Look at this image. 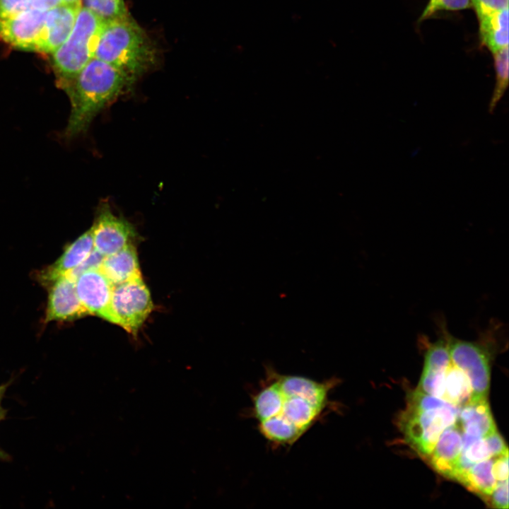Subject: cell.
Returning a JSON list of instances; mask_svg holds the SVG:
<instances>
[{"label": "cell", "mask_w": 509, "mask_h": 509, "mask_svg": "<svg viewBox=\"0 0 509 509\" xmlns=\"http://www.w3.org/2000/svg\"><path fill=\"white\" fill-rule=\"evenodd\" d=\"M334 378L318 381L266 368L252 396L250 414L260 435L275 447H291L334 407Z\"/></svg>", "instance_id": "6da1fadb"}, {"label": "cell", "mask_w": 509, "mask_h": 509, "mask_svg": "<svg viewBox=\"0 0 509 509\" xmlns=\"http://www.w3.org/2000/svg\"><path fill=\"white\" fill-rule=\"evenodd\" d=\"M135 81L122 70L93 57L62 88L71 107L64 136L72 138L84 133L95 117L129 91Z\"/></svg>", "instance_id": "7a4b0ae2"}, {"label": "cell", "mask_w": 509, "mask_h": 509, "mask_svg": "<svg viewBox=\"0 0 509 509\" xmlns=\"http://www.w3.org/2000/svg\"><path fill=\"white\" fill-rule=\"evenodd\" d=\"M155 51L146 34L129 16L106 23L95 57L136 80L155 60Z\"/></svg>", "instance_id": "3957f363"}, {"label": "cell", "mask_w": 509, "mask_h": 509, "mask_svg": "<svg viewBox=\"0 0 509 509\" xmlns=\"http://www.w3.org/2000/svg\"><path fill=\"white\" fill-rule=\"evenodd\" d=\"M503 334L501 323L492 322L479 338L467 341L454 337L447 329L446 337L450 358L467 375L474 395L486 398L490 386L491 361L494 347Z\"/></svg>", "instance_id": "277c9868"}, {"label": "cell", "mask_w": 509, "mask_h": 509, "mask_svg": "<svg viewBox=\"0 0 509 509\" xmlns=\"http://www.w3.org/2000/svg\"><path fill=\"white\" fill-rule=\"evenodd\" d=\"M105 23L93 12L81 7L69 37L53 54V64L62 88L95 57Z\"/></svg>", "instance_id": "5b68a950"}, {"label": "cell", "mask_w": 509, "mask_h": 509, "mask_svg": "<svg viewBox=\"0 0 509 509\" xmlns=\"http://www.w3.org/2000/svg\"><path fill=\"white\" fill-rule=\"evenodd\" d=\"M460 407L452 404L428 410L407 407L400 422L406 442L426 460L443 431L456 422Z\"/></svg>", "instance_id": "8992f818"}, {"label": "cell", "mask_w": 509, "mask_h": 509, "mask_svg": "<svg viewBox=\"0 0 509 509\" xmlns=\"http://www.w3.org/2000/svg\"><path fill=\"white\" fill-rule=\"evenodd\" d=\"M152 309L151 294L141 276L112 286L110 322L136 334Z\"/></svg>", "instance_id": "52a82bcc"}, {"label": "cell", "mask_w": 509, "mask_h": 509, "mask_svg": "<svg viewBox=\"0 0 509 509\" xmlns=\"http://www.w3.org/2000/svg\"><path fill=\"white\" fill-rule=\"evenodd\" d=\"M47 13L30 8L0 18V37L16 48L41 52Z\"/></svg>", "instance_id": "ba28073f"}, {"label": "cell", "mask_w": 509, "mask_h": 509, "mask_svg": "<svg viewBox=\"0 0 509 509\" xmlns=\"http://www.w3.org/2000/svg\"><path fill=\"white\" fill-rule=\"evenodd\" d=\"M91 230L94 249L104 257L119 251L136 237L134 226L116 216L107 201L100 204Z\"/></svg>", "instance_id": "9c48e42d"}, {"label": "cell", "mask_w": 509, "mask_h": 509, "mask_svg": "<svg viewBox=\"0 0 509 509\" xmlns=\"http://www.w3.org/2000/svg\"><path fill=\"white\" fill-rule=\"evenodd\" d=\"M78 297L88 311L110 322V303L112 285L99 269L81 273L75 279Z\"/></svg>", "instance_id": "30bf717a"}, {"label": "cell", "mask_w": 509, "mask_h": 509, "mask_svg": "<svg viewBox=\"0 0 509 509\" xmlns=\"http://www.w3.org/2000/svg\"><path fill=\"white\" fill-rule=\"evenodd\" d=\"M47 286V322L71 321L89 315L78 297L75 280L64 275L52 281Z\"/></svg>", "instance_id": "8fae6325"}, {"label": "cell", "mask_w": 509, "mask_h": 509, "mask_svg": "<svg viewBox=\"0 0 509 509\" xmlns=\"http://www.w3.org/2000/svg\"><path fill=\"white\" fill-rule=\"evenodd\" d=\"M81 6L62 4L47 11L41 52H54L66 40L74 28Z\"/></svg>", "instance_id": "7c38bea8"}, {"label": "cell", "mask_w": 509, "mask_h": 509, "mask_svg": "<svg viewBox=\"0 0 509 509\" xmlns=\"http://www.w3.org/2000/svg\"><path fill=\"white\" fill-rule=\"evenodd\" d=\"M462 446V428L457 418L454 425L440 434L426 460L438 473L449 479L461 454Z\"/></svg>", "instance_id": "4fadbf2b"}, {"label": "cell", "mask_w": 509, "mask_h": 509, "mask_svg": "<svg viewBox=\"0 0 509 509\" xmlns=\"http://www.w3.org/2000/svg\"><path fill=\"white\" fill-rule=\"evenodd\" d=\"M94 249L91 228L69 244L61 257L39 274L41 283L47 286L56 279L67 274L82 263Z\"/></svg>", "instance_id": "5bb4252c"}, {"label": "cell", "mask_w": 509, "mask_h": 509, "mask_svg": "<svg viewBox=\"0 0 509 509\" xmlns=\"http://www.w3.org/2000/svg\"><path fill=\"white\" fill-rule=\"evenodd\" d=\"M100 269L112 286L141 276L136 250L131 242L104 257Z\"/></svg>", "instance_id": "9a60e30c"}, {"label": "cell", "mask_w": 509, "mask_h": 509, "mask_svg": "<svg viewBox=\"0 0 509 509\" xmlns=\"http://www.w3.org/2000/svg\"><path fill=\"white\" fill-rule=\"evenodd\" d=\"M462 407L458 421L463 432L482 438L497 430L486 399L473 401Z\"/></svg>", "instance_id": "2e32d148"}, {"label": "cell", "mask_w": 509, "mask_h": 509, "mask_svg": "<svg viewBox=\"0 0 509 509\" xmlns=\"http://www.w3.org/2000/svg\"><path fill=\"white\" fill-rule=\"evenodd\" d=\"M443 387L442 399L457 406L482 399L474 395L469 378L451 358L444 371Z\"/></svg>", "instance_id": "e0dca14e"}, {"label": "cell", "mask_w": 509, "mask_h": 509, "mask_svg": "<svg viewBox=\"0 0 509 509\" xmlns=\"http://www.w3.org/2000/svg\"><path fill=\"white\" fill-rule=\"evenodd\" d=\"M481 45L492 53L508 47V8L479 20Z\"/></svg>", "instance_id": "ac0fdd59"}, {"label": "cell", "mask_w": 509, "mask_h": 509, "mask_svg": "<svg viewBox=\"0 0 509 509\" xmlns=\"http://www.w3.org/2000/svg\"><path fill=\"white\" fill-rule=\"evenodd\" d=\"M474 464L468 471L462 485L487 501L498 481L493 473L495 457Z\"/></svg>", "instance_id": "d6986e66"}, {"label": "cell", "mask_w": 509, "mask_h": 509, "mask_svg": "<svg viewBox=\"0 0 509 509\" xmlns=\"http://www.w3.org/2000/svg\"><path fill=\"white\" fill-rule=\"evenodd\" d=\"M493 54L496 71V83L488 105V111L491 114L494 112L508 86V47L498 50Z\"/></svg>", "instance_id": "ffe728a7"}, {"label": "cell", "mask_w": 509, "mask_h": 509, "mask_svg": "<svg viewBox=\"0 0 509 509\" xmlns=\"http://www.w3.org/2000/svg\"><path fill=\"white\" fill-rule=\"evenodd\" d=\"M81 4L105 23L129 16L123 0H81Z\"/></svg>", "instance_id": "44dd1931"}, {"label": "cell", "mask_w": 509, "mask_h": 509, "mask_svg": "<svg viewBox=\"0 0 509 509\" xmlns=\"http://www.w3.org/2000/svg\"><path fill=\"white\" fill-rule=\"evenodd\" d=\"M471 7V0H429L418 22L421 23L441 11H457Z\"/></svg>", "instance_id": "7402d4cb"}, {"label": "cell", "mask_w": 509, "mask_h": 509, "mask_svg": "<svg viewBox=\"0 0 509 509\" xmlns=\"http://www.w3.org/2000/svg\"><path fill=\"white\" fill-rule=\"evenodd\" d=\"M478 20L508 8V0H471Z\"/></svg>", "instance_id": "603a6c76"}, {"label": "cell", "mask_w": 509, "mask_h": 509, "mask_svg": "<svg viewBox=\"0 0 509 509\" xmlns=\"http://www.w3.org/2000/svg\"><path fill=\"white\" fill-rule=\"evenodd\" d=\"M486 501L494 508H508V479L498 481Z\"/></svg>", "instance_id": "cb8c5ba5"}, {"label": "cell", "mask_w": 509, "mask_h": 509, "mask_svg": "<svg viewBox=\"0 0 509 509\" xmlns=\"http://www.w3.org/2000/svg\"><path fill=\"white\" fill-rule=\"evenodd\" d=\"M103 258V255L93 249L90 255L82 263L66 275L75 280L81 273L86 271L92 269H99L102 264Z\"/></svg>", "instance_id": "d4e9b609"}, {"label": "cell", "mask_w": 509, "mask_h": 509, "mask_svg": "<svg viewBox=\"0 0 509 509\" xmlns=\"http://www.w3.org/2000/svg\"><path fill=\"white\" fill-rule=\"evenodd\" d=\"M30 8V0H0V18L14 16Z\"/></svg>", "instance_id": "484cf974"}, {"label": "cell", "mask_w": 509, "mask_h": 509, "mask_svg": "<svg viewBox=\"0 0 509 509\" xmlns=\"http://www.w3.org/2000/svg\"><path fill=\"white\" fill-rule=\"evenodd\" d=\"M493 473L498 482L508 479V450L495 457Z\"/></svg>", "instance_id": "4316f807"}, {"label": "cell", "mask_w": 509, "mask_h": 509, "mask_svg": "<svg viewBox=\"0 0 509 509\" xmlns=\"http://www.w3.org/2000/svg\"><path fill=\"white\" fill-rule=\"evenodd\" d=\"M62 4V0H30V8L47 11Z\"/></svg>", "instance_id": "83f0119b"}, {"label": "cell", "mask_w": 509, "mask_h": 509, "mask_svg": "<svg viewBox=\"0 0 509 509\" xmlns=\"http://www.w3.org/2000/svg\"><path fill=\"white\" fill-rule=\"evenodd\" d=\"M63 4H81V0H62Z\"/></svg>", "instance_id": "f1b7e54d"}, {"label": "cell", "mask_w": 509, "mask_h": 509, "mask_svg": "<svg viewBox=\"0 0 509 509\" xmlns=\"http://www.w3.org/2000/svg\"><path fill=\"white\" fill-rule=\"evenodd\" d=\"M6 385H0V403H1V398L4 394V392L6 391Z\"/></svg>", "instance_id": "f546056e"}, {"label": "cell", "mask_w": 509, "mask_h": 509, "mask_svg": "<svg viewBox=\"0 0 509 509\" xmlns=\"http://www.w3.org/2000/svg\"><path fill=\"white\" fill-rule=\"evenodd\" d=\"M4 410L2 409V408L0 406V421L4 417ZM3 455V452L0 450V457Z\"/></svg>", "instance_id": "4dcf8cb0"}]
</instances>
